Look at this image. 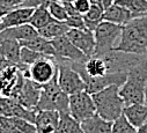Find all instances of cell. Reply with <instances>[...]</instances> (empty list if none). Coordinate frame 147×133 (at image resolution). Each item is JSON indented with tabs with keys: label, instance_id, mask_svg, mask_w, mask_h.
<instances>
[{
	"label": "cell",
	"instance_id": "1f68e13d",
	"mask_svg": "<svg viewBox=\"0 0 147 133\" xmlns=\"http://www.w3.org/2000/svg\"><path fill=\"white\" fill-rule=\"evenodd\" d=\"M73 6L78 11V13H80L81 15H85L90 8V3L89 0H74Z\"/></svg>",
	"mask_w": 147,
	"mask_h": 133
},
{
	"label": "cell",
	"instance_id": "d6986e66",
	"mask_svg": "<svg viewBox=\"0 0 147 133\" xmlns=\"http://www.w3.org/2000/svg\"><path fill=\"white\" fill-rule=\"evenodd\" d=\"M133 17V15L124 7L113 3L109 7H107L104 9L103 13V20L104 21H109V22H113L115 24L118 26H125L127 22H130Z\"/></svg>",
	"mask_w": 147,
	"mask_h": 133
},
{
	"label": "cell",
	"instance_id": "9c48e42d",
	"mask_svg": "<svg viewBox=\"0 0 147 133\" xmlns=\"http://www.w3.org/2000/svg\"><path fill=\"white\" fill-rule=\"evenodd\" d=\"M24 81L23 72L16 65L8 66L0 73V95L16 98Z\"/></svg>",
	"mask_w": 147,
	"mask_h": 133
},
{
	"label": "cell",
	"instance_id": "f1b7e54d",
	"mask_svg": "<svg viewBox=\"0 0 147 133\" xmlns=\"http://www.w3.org/2000/svg\"><path fill=\"white\" fill-rule=\"evenodd\" d=\"M111 133H136V127H133L124 117V115H122L119 118L113 122Z\"/></svg>",
	"mask_w": 147,
	"mask_h": 133
},
{
	"label": "cell",
	"instance_id": "8fae6325",
	"mask_svg": "<svg viewBox=\"0 0 147 133\" xmlns=\"http://www.w3.org/2000/svg\"><path fill=\"white\" fill-rule=\"evenodd\" d=\"M37 110H30L24 108L15 98L5 97L0 95V115L5 117H18L35 123Z\"/></svg>",
	"mask_w": 147,
	"mask_h": 133
},
{
	"label": "cell",
	"instance_id": "ac0fdd59",
	"mask_svg": "<svg viewBox=\"0 0 147 133\" xmlns=\"http://www.w3.org/2000/svg\"><path fill=\"white\" fill-rule=\"evenodd\" d=\"M36 36H38V32L30 23H24L21 26L7 28L3 31H0V37L5 38H13L18 42L20 41H28Z\"/></svg>",
	"mask_w": 147,
	"mask_h": 133
},
{
	"label": "cell",
	"instance_id": "7402d4cb",
	"mask_svg": "<svg viewBox=\"0 0 147 133\" xmlns=\"http://www.w3.org/2000/svg\"><path fill=\"white\" fill-rule=\"evenodd\" d=\"M19 43H20V46L30 49V50L36 51V52H40L44 56H49V57L56 56L55 49L51 44V41L42 37L40 35L31 38V40H28V41H20Z\"/></svg>",
	"mask_w": 147,
	"mask_h": 133
},
{
	"label": "cell",
	"instance_id": "b9f144b4",
	"mask_svg": "<svg viewBox=\"0 0 147 133\" xmlns=\"http://www.w3.org/2000/svg\"><path fill=\"white\" fill-rule=\"evenodd\" d=\"M0 21H1V17H0Z\"/></svg>",
	"mask_w": 147,
	"mask_h": 133
},
{
	"label": "cell",
	"instance_id": "e575fe53",
	"mask_svg": "<svg viewBox=\"0 0 147 133\" xmlns=\"http://www.w3.org/2000/svg\"><path fill=\"white\" fill-rule=\"evenodd\" d=\"M136 133H147V122L136 128Z\"/></svg>",
	"mask_w": 147,
	"mask_h": 133
},
{
	"label": "cell",
	"instance_id": "ffe728a7",
	"mask_svg": "<svg viewBox=\"0 0 147 133\" xmlns=\"http://www.w3.org/2000/svg\"><path fill=\"white\" fill-rule=\"evenodd\" d=\"M124 117L133 127H139L147 122V102L126 105L123 110Z\"/></svg>",
	"mask_w": 147,
	"mask_h": 133
},
{
	"label": "cell",
	"instance_id": "ab89813d",
	"mask_svg": "<svg viewBox=\"0 0 147 133\" xmlns=\"http://www.w3.org/2000/svg\"><path fill=\"white\" fill-rule=\"evenodd\" d=\"M146 102H147V86H146Z\"/></svg>",
	"mask_w": 147,
	"mask_h": 133
},
{
	"label": "cell",
	"instance_id": "30bf717a",
	"mask_svg": "<svg viewBox=\"0 0 147 133\" xmlns=\"http://www.w3.org/2000/svg\"><path fill=\"white\" fill-rule=\"evenodd\" d=\"M51 44L55 49L56 60H66L71 62H84L88 59L78 48L72 44L66 35L51 40Z\"/></svg>",
	"mask_w": 147,
	"mask_h": 133
},
{
	"label": "cell",
	"instance_id": "ba28073f",
	"mask_svg": "<svg viewBox=\"0 0 147 133\" xmlns=\"http://www.w3.org/2000/svg\"><path fill=\"white\" fill-rule=\"evenodd\" d=\"M68 114L79 123L96 115L93 97L86 90L73 94L68 99Z\"/></svg>",
	"mask_w": 147,
	"mask_h": 133
},
{
	"label": "cell",
	"instance_id": "277c9868",
	"mask_svg": "<svg viewBox=\"0 0 147 133\" xmlns=\"http://www.w3.org/2000/svg\"><path fill=\"white\" fill-rule=\"evenodd\" d=\"M69 96L58 85V74L47 85L42 86L40 101L36 110H55L59 114H68Z\"/></svg>",
	"mask_w": 147,
	"mask_h": 133
},
{
	"label": "cell",
	"instance_id": "9a60e30c",
	"mask_svg": "<svg viewBox=\"0 0 147 133\" xmlns=\"http://www.w3.org/2000/svg\"><path fill=\"white\" fill-rule=\"evenodd\" d=\"M34 12V8L29 7H18L6 15H4L0 21V31H3L7 28L21 26L24 23H29L30 16Z\"/></svg>",
	"mask_w": 147,
	"mask_h": 133
},
{
	"label": "cell",
	"instance_id": "2e32d148",
	"mask_svg": "<svg viewBox=\"0 0 147 133\" xmlns=\"http://www.w3.org/2000/svg\"><path fill=\"white\" fill-rule=\"evenodd\" d=\"M20 51H21V46L16 40L0 37V56H3L14 65L19 66L22 71H24L27 67L21 64Z\"/></svg>",
	"mask_w": 147,
	"mask_h": 133
},
{
	"label": "cell",
	"instance_id": "836d02e7",
	"mask_svg": "<svg viewBox=\"0 0 147 133\" xmlns=\"http://www.w3.org/2000/svg\"><path fill=\"white\" fill-rule=\"evenodd\" d=\"M12 65H14V64L11 62L9 60H7L6 58H4L3 56H0V73H1L5 69H7L8 66H12Z\"/></svg>",
	"mask_w": 147,
	"mask_h": 133
},
{
	"label": "cell",
	"instance_id": "6da1fadb",
	"mask_svg": "<svg viewBox=\"0 0 147 133\" xmlns=\"http://www.w3.org/2000/svg\"><path fill=\"white\" fill-rule=\"evenodd\" d=\"M114 50L147 57V14L134 17L122 27L119 43Z\"/></svg>",
	"mask_w": 147,
	"mask_h": 133
},
{
	"label": "cell",
	"instance_id": "d4e9b609",
	"mask_svg": "<svg viewBox=\"0 0 147 133\" xmlns=\"http://www.w3.org/2000/svg\"><path fill=\"white\" fill-rule=\"evenodd\" d=\"M114 3L126 8L133 17L147 14V0H114Z\"/></svg>",
	"mask_w": 147,
	"mask_h": 133
},
{
	"label": "cell",
	"instance_id": "cb8c5ba5",
	"mask_svg": "<svg viewBox=\"0 0 147 133\" xmlns=\"http://www.w3.org/2000/svg\"><path fill=\"white\" fill-rule=\"evenodd\" d=\"M55 21V19L51 16V14L49 13L48 8L45 5H41L38 7L34 8V12L30 16L29 23L36 29L38 30L43 27H45L47 24H49L50 22Z\"/></svg>",
	"mask_w": 147,
	"mask_h": 133
},
{
	"label": "cell",
	"instance_id": "f546056e",
	"mask_svg": "<svg viewBox=\"0 0 147 133\" xmlns=\"http://www.w3.org/2000/svg\"><path fill=\"white\" fill-rule=\"evenodd\" d=\"M23 1L24 0H0V17L18 7H21Z\"/></svg>",
	"mask_w": 147,
	"mask_h": 133
},
{
	"label": "cell",
	"instance_id": "52a82bcc",
	"mask_svg": "<svg viewBox=\"0 0 147 133\" xmlns=\"http://www.w3.org/2000/svg\"><path fill=\"white\" fill-rule=\"evenodd\" d=\"M58 64V85L68 96L85 90V82L81 75L72 67L71 61L57 60Z\"/></svg>",
	"mask_w": 147,
	"mask_h": 133
},
{
	"label": "cell",
	"instance_id": "e0dca14e",
	"mask_svg": "<svg viewBox=\"0 0 147 133\" xmlns=\"http://www.w3.org/2000/svg\"><path fill=\"white\" fill-rule=\"evenodd\" d=\"M0 126L11 133H36V127L32 123L18 117H5L0 115Z\"/></svg>",
	"mask_w": 147,
	"mask_h": 133
},
{
	"label": "cell",
	"instance_id": "60d3db41",
	"mask_svg": "<svg viewBox=\"0 0 147 133\" xmlns=\"http://www.w3.org/2000/svg\"><path fill=\"white\" fill-rule=\"evenodd\" d=\"M55 133H60V132H59V131H57V132H55Z\"/></svg>",
	"mask_w": 147,
	"mask_h": 133
},
{
	"label": "cell",
	"instance_id": "44dd1931",
	"mask_svg": "<svg viewBox=\"0 0 147 133\" xmlns=\"http://www.w3.org/2000/svg\"><path fill=\"white\" fill-rule=\"evenodd\" d=\"M81 127L84 133H111L113 122L105 120L98 115H95L81 122Z\"/></svg>",
	"mask_w": 147,
	"mask_h": 133
},
{
	"label": "cell",
	"instance_id": "d6a6232c",
	"mask_svg": "<svg viewBox=\"0 0 147 133\" xmlns=\"http://www.w3.org/2000/svg\"><path fill=\"white\" fill-rule=\"evenodd\" d=\"M50 1V0H24L22 3L21 7H29V8H36L41 5H45Z\"/></svg>",
	"mask_w": 147,
	"mask_h": 133
},
{
	"label": "cell",
	"instance_id": "3957f363",
	"mask_svg": "<svg viewBox=\"0 0 147 133\" xmlns=\"http://www.w3.org/2000/svg\"><path fill=\"white\" fill-rule=\"evenodd\" d=\"M96 108V115L101 118L115 122L123 115L125 103L119 95L118 86H109L92 95Z\"/></svg>",
	"mask_w": 147,
	"mask_h": 133
},
{
	"label": "cell",
	"instance_id": "7c38bea8",
	"mask_svg": "<svg viewBox=\"0 0 147 133\" xmlns=\"http://www.w3.org/2000/svg\"><path fill=\"white\" fill-rule=\"evenodd\" d=\"M66 36L86 57L89 58L94 56L95 38L93 31H89L88 29H69L66 32Z\"/></svg>",
	"mask_w": 147,
	"mask_h": 133
},
{
	"label": "cell",
	"instance_id": "484cf974",
	"mask_svg": "<svg viewBox=\"0 0 147 133\" xmlns=\"http://www.w3.org/2000/svg\"><path fill=\"white\" fill-rule=\"evenodd\" d=\"M58 131L60 133H84L81 123L69 116V114H60Z\"/></svg>",
	"mask_w": 147,
	"mask_h": 133
},
{
	"label": "cell",
	"instance_id": "4dcf8cb0",
	"mask_svg": "<svg viewBox=\"0 0 147 133\" xmlns=\"http://www.w3.org/2000/svg\"><path fill=\"white\" fill-rule=\"evenodd\" d=\"M65 23L68 26L69 29H86L84 16L76 15V16H67Z\"/></svg>",
	"mask_w": 147,
	"mask_h": 133
},
{
	"label": "cell",
	"instance_id": "5bb4252c",
	"mask_svg": "<svg viewBox=\"0 0 147 133\" xmlns=\"http://www.w3.org/2000/svg\"><path fill=\"white\" fill-rule=\"evenodd\" d=\"M60 114L55 110H37L35 119L36 133H55L58 131Z\"/></svg>",
	"mask_w": 147,
	"mask_h": 133
},
{
	"label": "cell",
	"instance_id": "8d00e7d4",
	"mask_svg": "<svg viewBox=\"0 0 147 133\" xmlns=\"http://www.w3.org/2000/svg\"><path fill=\"white\" fill-rule=\"evenodd\" d=\"M102 3L104 5V8H107V7H109L110 5L114 3V0H102Z\"/></svg>",
	"mask_w": 147,
	"mask_h": 133
},
{
	"label": "cell",
	"instance_id": "74e56055",
	"mask_svg": "<svg viewBox=\"0 0 147 133\" xmlns=\"http://www.w3.org/2000/svg\"><path fill=\"white\" fill-rule=\"evenodd\" d=\"M55 1H58V3L65 4V3H73V1H74V0H55Z\"/></svg>",
	"mask_w": 147,
	"mask_h": 133
},
{
	"label": "cell",
	"instance_id": "5b68a950",
	"mask_svg": "<svg viewBox=\"0 0 147 133\" xmlns=\"http://www.w3.org/2000/svg\"><path fill=\"white\" fill-rule=\"evenodd\" d=\"M122 34V26L102 20L94 30L95 51L94 56H101L113 51Z\"/></svg>",
	"mask_w": 147,
	"mask_h": 133
},
{
	"label": "cell",
	"instance_id": "603a6c76",
	"mask_svg": "<svg viewBox=\"0 0 147 133\" xmlns=\"http://www.w3.org/2000/svg\"><path fill=\"white\" fill-rule=\"evenodd\" d=\"M68 30H69V28L65 22H60V21L55 20V21L50 22L49 24H47L45 27L38 29L37 32H38L40 36L51 41L53 38H57V37L66 35V32Z\"/></svg>",
	"mask_w": 147,
	"mask_h": 133
},
{
	"label": "cell",
	"instance_id": "83f0119b",
	"mask_svg": "<svg viewBox=\"0 0 147 133\" xmlns=\"http://www.w3.org/2000/svg\"><path fill=\"white\" fill-rule=\"evenodd\" d=\"M45 57L44 54L40 53V52H36V51H32L30 49H27V48H23L21 46V51H20V60H21V64L26 67L30 66L31 64H34L35 61H37L38 59Z\"/></svg>",
	"mask_w": 147,
	"mask_h": 133
},
{
	"label": "cell",
	"instance_id": "f35d334b",
	"mask_svg": "<svg viewBox=\"0 0 147 133\" xmlns=\"http://www.w3.org/2000/svg\"><path fill=\"white\" fill-rule=\"evenodd\" d=\"M0 133H11V132H8L7 130H5V128H3L1 126H0Z\"/></svg>",
	"mask_w": 147,
	"mask_h": 133
},
{
	"label": "cell",
	"instance_id": "4316f807",
	"mask_svg": "<svg viewBox=\"0 0 147 133\" xmlns=\"http://www.w3.org/2000/svg\"><path fill=\"white\" fill-rule=\"evenodd\" d=\"M47 8L49 11V13L51 14V16L60 22H65L67 19V13L66 9L64 7V5L61 3L55 1V0H50V1L47 4Z\"/></svg>",
	"mask_w": 147,
	"mask_h": 133
},
{
	"label": "cell",
	"instance_id": "4fadbf2b",
	"mask_svg": "<svg viewBox=\"0 0 147 133\" xmlns=\"http://www.w3.org/2000/svg\"><path fill=\"white\" fill-rule=\"evenodd\" d=\"M41 90H42L41 85L36 83L30 79L24 78L22 88L19 91L15 99L18 102H20V104H22L24 108L30 110H36V107H37V103L40 101Z\"/></svg>",
	"mask_w": 147,
	"mask_h": 133
},
{
	"label": "cell",
	"instance_id": "7a4b0ae2",
	"mask_svg": "<svg viewBox=\"0 0 147 133\" xmlns=\"http://www.w3.org/2000/svg\"><path fill=\"white\" fill-rule=\"evenodd\" d=\"M147 57L129 71L125 82L119 87V95L126 105L146 102Z\"/></svg>",
	"mask_w": 147,
	"mask_h": 133
},
{
	"label": "cell",
	"instance_id": "8992f818",
	"mask_svg": "<svg viewBox=\"0 0 147 133\" xmlns=\"http://www.w3.org/2000/svg\"><path fill=\"white\" fill-rule=\"evenodd\" d=\"M23 77L41 86L50 82L58 74V64L55 57L45 56L22 71Z\"/></svg>",
	"mask_w": 147,
	"mask_h": 133
},
{
	"label": "cell",
	"instance_id": "d590c367",
	"mask_svg": "<svg viewBox=\"0 0 147 133\" xmlns=\"http://www.w3.org/2000/svg\"><path fill=\"white\" fill-rule=\"evenodd\" d=\"M89 3L93 6H100V7H103L104 8V5L102 3V0H89Z\"/></svg>",
	"mask_w": 147,
	"mask_h": 133
}]
</instances>
